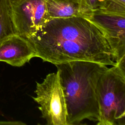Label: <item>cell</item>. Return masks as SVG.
<instances>
[{
	"instance_id": "8fae6325",
	"label": "cell",
	"mask_w": 125,
	"mask_h": 125,
	"mask_svg": "<svg viewBox=\"0 0 125 125\" xmlns=\"http://www.w3.org/2000/svg\"><path fill=\"white\" fill-rule=\"evenodd\" d=\"M101 12L125 15V0H106Z\"/></svg>"
},
{
	"instance_id": "9c48e42d",
	"label": "cell",
	"mask_w": 125,
	"mask_h": 125,
	"mask_svg": "<svg viewBox=\"0 0 125 125\" xmlns=\"http://www.w3.org/2000/svg\"><path fill=\"white\" fill-rule=\"evenodd\" d=\"M16 34L13 22L11 0H0V43Z\"/></svg>"
},
{
	"instance_id": "30bf717a",
	"label": "cell",
	"mask_w": 125,
	"mask_h": 125,
	"mask_svg": "<svg viewBox=\"0 0 125 125\" xmlns=\"http://www.w3.org/2000/svg\"><path fill=\"white\" fill-rule=\"evenodd\" d=\"M106 0H79L80 9L83 17L86 18L91 13L103 11Z\"/></svg>"
},
{
	"instance_id": "8992f818",
	"label": "cell",
	"mask_w": 125,
	"mask_h": 125,
	"mask_svg": "<svg viewBox=\"0 0 125 125\" xmlns=\"http://www.w3.org/2000/svg\"><path fill=\"white\" fill-rule=\"evenodd\" d=\"M85 18L103 32L110 47L116 63L125 58V15L97 12Z\"/></svg>"
},
{
	"instance_id": "52a82bcc",
	"label": "cell",
	"mask_w": 125,
	"mask_h": 125,
	"mask_svg": "<svg viewBox=\"0 0 125 125\" xmlns=\"http://www.w3.org/2000/svg\"><path fill=\"white\" fill-rule=\"evenodd\" d=\"M36 55L31 42L17 34L8 37L0 43V62L13 66L23 65Z\"/></svg>"
},
{
	"instance_id": "3957f363",
	"label": "cell",
	"mask_w": 125,
	"mask_h": 125,
	"mask_svg": "<svg viewBox=\"0 0 125 125\" xmlns=\"http://www.w3.org/2000/svg\"><path fill=\"white\" fill-rule=\"evenodd\" d=\"M98 125H125V72L116 64L99 77L96 85Z\"/></svg>"
},
{
	"instance_id": "5b68a950",
	"label": "cell",
	"mask_w": 125,
	"mask_h": 125,
	"mask_svg": "<svg viewBox=\"0 0 125 125\" xmlns=\"http://www.w3.org/2000/svg\"><path fill=\"white\" fill-rule=\"evenodd\" d=\"M46 0H11L16 34L29 39L50 19Z\"/></svg>"
},
{
	"instance_id": "7a4b0ae2",
	"label": "cell",
	"mask_w": 125,
	"mask_h": 125,
	"mask_svg": "<svg viewBox=\"0 0 125 125\" xmlns=\"http://www.w3.org/2000/svg\"><path fill=\"white\" fill-rule=\"evenodd\" d=\"M55 65L66 105L67 125H79L85 119L98 122L96 85L100 75L108 67L100 63L81 61Z\"/></svg>"
},
{
	"instance_id": "7c38bea8",
	"label": "cell",
	"mask_w": 125,
	"mask_h": 125,
	"mask_svg": "<svg viewBox=\"0 0 125 125\" xmlns=\"http://www.w3.org/2000/svg\"><path fill=\"white\" fill-rule=\"evenodd\" d=\"M25 125L20 121H0V125Z\"/></svg>"
},
{
	"instance_id": "6da1fadb",
	"label": "cell",
	"mask_w": 125,
	"mask_h": 125,
	"mask_svg": "<svg viewBox=\"0 0 125 125\" xmlns=\"http://www.w3.org/2000/svg\"><path fill=\"white\" fill-rule=\"evenodd\" d=\"M27 40L36 57L55 65L76 61L116 64L102 31L82 16L51 19Z\"/></svg>"
},
{
	"instance_id": "277c9868",
	"label": "cell",
	"mask_w": 125,
	"mask_h": 125,
	"mask_svg": "<svg viewBox=\"0 0 125 125\" xmlns=\"http://www.w3.org/2000/svg\"><path fill=\"white\" fill-rule=\"evenodd\" d=\"M34 100L39 105L42 117L48 125H67V109L59 72L47 74L43 81L36 83Z\"/></svg>"
},
{
	"instance_id": "ba28073f",
	"label": "cell",
	"mask_w": 125,
	"mask_h": 125,
	"mask_svg": "<svg viewBox=\"0 0 125 125\" xmlns=\"http://www.w3.org/2000/svg\"><path fill=\"white\" fill-rule=\"evenodd\" d=\"M46 6L51 19L82 16L79 0H46Z\"/></svg>"
}]
</instances>
